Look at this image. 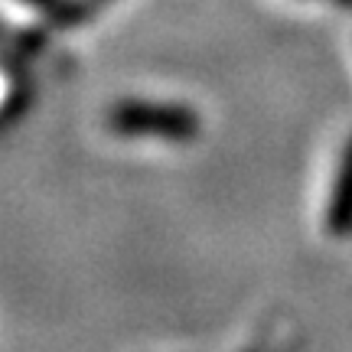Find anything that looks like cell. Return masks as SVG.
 Returning a JSON list of instances; mask_svg holds the SVG:
<instances>
[{"label":"cell","instance_id":"1","mask_svg":"<svg viewBox=\"0 0 352 352\" xmlns=\"http://www.w3.org/2000/svg\"><path fill=\"white\" fill-rule=\"evenodd\" d=\"M121 3L124 0H3V118L16 121L20 101L30 104L33 69L46 59V52L104 23Z\"/></svg>","mask_w":352,"mask_h":352},{"label":"cell","instance_id":"2","mask_svg":"<svg viewBox=\"0 0 352 352\" xmlns=\"http://www.w3.org/2000/svg\"><path fill=\"white\" fill-rule=\"evenodd\" d=\"M98 134L104 144L138 157L183 153L206 138V114L186 95L134 88L101 104Z\"/></svg>","mask_w":352,"mask_h":352},{"label":"cell","instance_id":"3","mask_svg":"<svg viewBox=\"0 0 352 352\" xmlns=\"http://www.w3.org/2000/svg\"><path fill=\"white\" fill-rule=\"evenodd\" d=\"M310 226L320 241H352V127L329 147L316 170L310 192Z\"/></svg>","mask_w":352,"mask_h":352},{"label":"cell","instance_id":"4","mask_svg":"<svg viewBox=\"0 0 352 352\" xmlns=\"http://www.w3.org/2000/svg\"><path fill=\"white\" fill-rule=\"evenodd\" d=\"M294 10H336V7H352V0H284Z\"/></svg>","mask_w":352,"mask_h":352},{"label":"cell","instance_id":"5","mask_svg":"<svg viewBox=\"0 0 352 352\" xmlns=\"http://www.w3.org/2000/svg\"><path fill=\"white\" fill-rule=\"evenodd\" d=\"M346 59H349V72H352V30H349V39H346Z\"/></svg>","mask_w":352,"mask_h":352}]
</instances>
